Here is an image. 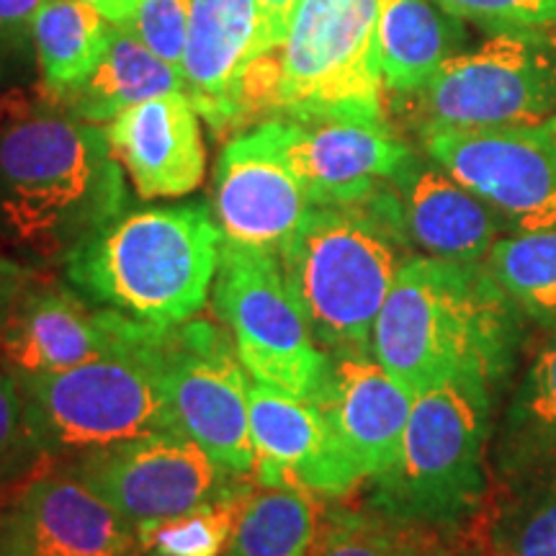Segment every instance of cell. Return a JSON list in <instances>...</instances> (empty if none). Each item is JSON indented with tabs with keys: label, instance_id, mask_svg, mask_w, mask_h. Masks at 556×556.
Returning <instances> with one entry per match:
<instances>
[{
	"label": "cell",
	"instance_id": "1",
	"mask_svg": "<svg viewBox=\"0 0 556 556\" xmlns=\"http://www.w3.org/2000/svg\"><path fill=\"white\" fill-rule=\"evenodd\" d=\"M127 208L106 131L37 99L0 114V250L31 268L65 266Z\"/></svg>",
	"mask_w": 556,
	"mask_h": 556
},
{
	"label": "cell",
	"instance_id": "2",
	"mask_svg": "<svg viewBox=\"0 0 556 556\" xmlns=\"http://www.w3.org/2000/svg\"><path fill=\"white\" fill-rule=\"evenodd\" d=\"M526 323L484 261L413 255L374 325L371 356L413 394L454 377H482L503 392Z\"/></svg>",
	"mask_w": 556,
	"mask_h": 556
},
{
	"label": "cell",
	"instance_id": "3",
	"mask_svg": "<svg viewBox=\"0 0 556 556\" xmlns=\"http://www.w3.org/2000/svg\"><path fill=\"white\" fill-rule=\"evenodd\" d=\"M222 245L225 235L204 201L124 208L62 266V274L103 309L173 328L204 309Z\"/></svg>",
	"mask_w": 556,
	"mask_h": 556
},
{
	"label": "cell",
	"instance_id": "4",
	"mask_svg": "<svg viewBox=\"0 0 556 556\" xmlns=\"http://www.w3.org/2000/svg\"><path fill=\"white\" fill-rule=\"evenodd\" d=\"M379 0H302L287 37L261 54L242 88V127L268 119H384Z\"/></svg>",
	"mask_w": 556,
	"mask_h": 556
},
{
	"label": "cell",
	"instance_id": "5",
	"mask_svg": "<svg viewBox=\"0 0 556 556\" xmlns=\"http://www.w3.org/2000/svg\"><path fill=\"white\" fill-rule=\"evenodd\" d=\"M409 250L392 186L364 204L309 208L281 266L323 351L371 353L374 325Z\"/></svg>",
	"mask_w": 556,
	"mask_h": 556
},
{
	"label": "cell",
	"instance_id": "6",
	"mask_svg": "<svg viewBox=\"0 0 556 556\" xmlns=\"http://www.w3.org/2000/svg\"><path fill=\"white\" fill-rule=\"evenodd\" d=\"M500 394L482 377L415 394L397 462L374 479L366 503L428 523H469L490 490L486 451Z\"/></svg>",
	"mask_w": 556,
	"mask_h": 556
},
{
	"label": "cell",
	"instance_id": "7",
	"mask_svg": "<svg viewBox=\"0 0 556 556\" xmlns=\"http://www.w3.org/2000/svg\"><path fill=\"white\" fill-rule=\"evenodd\" d=\"M160 330L135 348L65 371H13L31 438L47 462H73L90 451L176 428L160 377Z\"/></svg>",
	"mask_w": 556,
	"mask_h": 556
},
{
	"label": "cell",
	"instance_id": "8",
	"mask_svg": "<svg viewBox=\"0 0 556 556\" xmlns=\"http://www.w3.org/2000/svg\"><path fill=\"white\" fill-rule=\"evenodd\" d=\"M212 307L253 381L302 400L323 397L332 358L312 336L281 255L225 240Z\"/></svg>",
	"mask_w": 556,
	"mask_h": 556
},
{
	"label": "cell",
	"instance_id": "9",
	"mask_svg": "<svg viewBox=\"0 0 556 556\" xmlns=\"http://www.w3.org/2000/svg\"><path fill=\"white\" fill-rule=\"evenodd\" d=\"M402 99L417 131L533 127L556 114V65L533 31H495Z\"/></svg>",
	"mask_w": 556,
	"mask_h": 556
},
{
	"label": "cell",
	"instance_id": "10",
	"mask_svg": "<svg viewBox=\"0 0 556 556\" xmlns=\"http://www.w3.org/2000/svg\"><path fill=\"white\" fill-rule=\"evenodd\" d=\"M160 377L173 422L222 467L253 479L250 374L225 325L191 317L160 330Z\"/></svg>",
	"mask_w": 556,
	"mask_h": 556
},
{
	"label": "cell",
	"instance_id": "11",
	"mask_svg": "<svg viewBox=\"0 0 556 556\" xmlns=\"http://www.w3.org/2000/svg\"><path fill=\"white\" fill-rule=\"evenodd\" d=\"M422 148L518 232L556 229V124L428 129Z\"/></svg>",
	"mask_w": 556,
	"mask_h": 556
},
{
	"label": "cell",
	"instance_id": "12",
	"mask_svg": "<svg viewBox=\"0 0 556 556\" xmlns=\"http://www.w3.org/2000/svg\"><path fill=\"white\" fill-rule=\"evenodd\" d=\"M135 526L180 516L240 482L180 430H157L65 462Z\"/></svg>",
	"mask_w": 556,
	"mask_h": 556
},
{
	"label": "cell",
	"instance_id": "13",
	"mask_svg": "<svg viewBox=\"0 0 556 556\" xmlns=\"http://www.w3.org/2000/svg\"><path fill=\"white\" fill-rule=\"evenodd\" d=\"M278 155L312 206L364 204L389 189L415 152L387 124L268 119Z\"/></svg>",
	"mask_w": 556,
	"mask_h": 556
},
{
	"label": "cell",
	"instance_id": "14",
	"mask_svg": "<svg viewBox=\"0 0 556 556\" xmlns=\"http://www.w3.org/2000/svg\"><path fill=\"white\" fill-rule=\"evenodd\" d=\"M155 330L88 302L67 281L37 276L0 336V358L16 374L65 371L144 343Z\"/></svg>",
	"mask_w": 556,
	"mask_h": 556
},
{
	"label": "cell",
	"instance_id": "15",
	"mask_svg": "<svg viewBox=\"0 0 556 556\" xmlns=\"http://www.w3.org/2000/svg\"><path fill=\"white\" fill-rule=\"evenodd\" d=\"M250 438L255 448L253 479L261 486H291L330 503L351 497L364 484L319 400L250 381Z\"/></svg>",
	"mask_w": 556,
	"mask_h": 556
},
{
	"label": "cell",
	"instance_id": "16",
	"mask_svg": "<svg viewBox=\"0 0 556 556\" xmlns=\"http://www.w3.org/2000/svg\"><path fill=\"white\" fill-rule=\"evenodd\" d=\"M309 208L307 193L278 155L270 122L229 139L212 178V212L227 242L281 255Z\"/></svg>",
	"mask_w": 556,
	"mask_h": 556
},
{
	"label": "cell",
	"instance_id": "17",
	"mask_svg": "<svg viewBox=\"0 0 556 556\" xmlns=\"http://www.w3.org/2000/svg\"><path fill=\"white\" fill-rule=\"evenodd\" d=\"M9 516L29 556H144L137 526L65 462L18 486Z\"/></svg>",
	"mask_w": 556,
	"mask_h": 556
},
{
	"label": "cell",
	"instance_id": "18",
	"mask_svg": "<svg viewBox=\"0 0 556 556\" xmlns=\"http://www.w3.org/2000/svg\"><path fill=\"white\" fill-rule=\"evenodd\" d=\"M258 0H191L184 93L214 135L242 129V88L263 52L270 50Z\"/></svg>",
	"mask_w": 556,
	"mask_h": 556
},
{
	"label": "cell",
	"instance_id": "19",
	"mask_svg": "<svg viewBox=\"0 0 556 556\" xmlns=\"http://www.w3.org/2000/svg\"><path fill=\"white\" fill-rule=\"evenodd\" d=\"M330 358V381L319 405L328 413L340 448L361 482H374L397 462L415 394L371 353H340Z\"/></svg>",
	"mask_w": 556,
	"mask_h": 556
},
{
	"label": "cell",
	"instance_id": "20",
	"mask_svg": "<svg viewBox=\"0 0 556 556\" xmlns=\"http://www.w3.org/2000/svg\"><path fill=\"white\" fill-rule=\"evenodd\" d=\"M201 116L186 93H165L122 111L106 131L109 148L142 199L189 197L204 180Z\"/></svg>",
	"mask_w": 556,
	"mask_h": 556
},
{
	"label": "cell",
	"instance_id": "21",
	"mask_svg": "<svg viewBox=\"0 0 556 556\" xmlns=\"http://www.w3.org/2000/svg\"><path fill=\"white\" fill-rule=\"evenodd\" d=\"M409 245L430 258L477 263L505 238L510 222L441 165L413 157L392 184Z\"/></svg>",
	"mask_w": 556,
	"mask_h": 556
},
{
	"label": "cell",
	"instance_id": "22",
	"mask_svg": "<svg viewBox=\"0 0 556 556\" xmlns=\"http://www.w3.org/2000/svg\"><path fill=\"white\" fill-rule=\"evenodd\" d=\"M309 556H482L475 518L469 523H428L381 507L330 500L319 516Z\"/></svg>",
	"mask_w": 556,
	"mask_h": 556
},
{
	"label": "cell",
	"instance_id": "23",
	"mask_svg": "<svg viewBox=\"0 0 556 556\" xmlns=\"http://www.w3.org/2000/svg\"><path fill=\"white\" fill-rule=\"evenodd\" d=\"M165 93H184L180 70L160 60L127 26L111 24L106 52L86 78L41 99L78 122L109 124L129 106Z\"/></svg>",
	"mask_w": 556,
	"mask_h": 556
},
{
	"label": "cell",
	"instance_id": "24",
	"mask_svg": "<svg viewBox=\"0 0 556 556\" xmlns=\"http://www.w3.org/2000/svg\"><path fill=\"white\" fill-rule=\"evenodd\" d=\"M475 528L482 556H556V454L497 475Z\"/></svg>",
	"mask_w": 556,
	"mask_h": 556
},
{
	"label": "cell",
	"instance_id": "25",
	"mask_svg": "<svg viewBox=\"0 0 556 556\" xmlns=\"http://www.w3.org/2000/svg\"><path fill=\"white\" fill-rule=\"evenodd\" d=\"M377 26L384 88L397 99L426 86L464 41L462 18L435 0H379Z\"/></svg>",
	"mask_w": 556,
	"mask_h": 556
},
{
	"label": "cell",
	"instance_id": "26",
	"mask_svg": "<svg viewBox=\"0 0 556 556\" xmlns=\"http://www.w3.org/2000/svg\"><path fill=\"white\" fill-rule=\"evenodd\" d=\"M109 21L83 0H41L34 16L39 93L45 99L86 78L109 47Z\"/></svg>",
	"mask_w": 556,
	"mask_h": 556
},
{
	"label": "cell",
	"instance_id": "27",
	"mask_svg": "<svg viewBox=\"0 0 556 556\" xmlns=\"http://www.w3.org/2000/svg\"><path fill=\"white\" fill-rule=\"evenodd\" d=\"M546 332L500 422L492 451L497 475L556 454V328Z\"/></svg>",
	"mask_w": 556,
	"mask_h": 556
},
{
	"label": "cell",
	"instance_id": "28",
	"mask_svg": "<svg viewBox=\"0 0 556 556\" xmlns=\"http://www.w3.org/2000/svg\"><path fill=\"white\" fill-rule=\"evenodd\" d=\"M325 503L291 486H253L225 556H309Z\"/></svg>",
	"mask_w": 556,
	"mask_h": 556
},
{
	"label": "cell",
	"instance_id": "29",
	"mask_svg": "<svg viewBox=\"0 0 556 556\" xmlns=\"http://www.w3.org/2000/svg\"><path fill=\"white\" fill-rule=\"evenodd\" d=\"M484 263L528 323L556 328V229L505 235Z\"/></svg>",
	"mask_w": 556,
	"mask_h": 556
},
{
	"label": "cell",
	"instance_id": "30",
	"mask_svg": "<svg viewBox=\"0 0 556 556\" xmlns=\"http://www.w3.org/2000/svg\"><path fill=\"white\" fill-rule=\"evenodd\" d=\"M253 484L240 479L217 500L180 513V516L137 526L139 546L148 556H225L235 523Z\"/></svg>",
	"mask_w": 556,
	"mask_h": 556
},
{
	"label": "cell",
	"instance_id": "31",
	"mask_svg": "<svg viewBox=\"0 0 556 556\" xmlns=\"http://www.w3.org/2000/svg\"><path fill=\"white\" fill-rule=\"evenodd\" d=\"M39 5L41 0H0V114L39 96H29L31 75L39 73L34 47Z\"/></svg>",
	"mask_w": 556,
	"mask_h": 556
},
{
	"label": "cell",
	"instance_id": "32",
	"mask_svg": "<svg viewBox=\"0 0 556 556\" xmlns=\"http://www.w3.org/2000/svg\"><path fill=\"white\" fill-rule=\"evenodd\" d=\"M47 456L34 443L26 422L24 394L13 368L0 358V492L26 484L47 467Z\"/></svg>",
	"mask_w": 556,
	"mask_h": 556
},
{
	"label": "cell",
	"instance_id": "33",
	"mask_svg": "<svg viewBox=\"0 0 556 556\" xmlns=\"http://www.w3.org/2000/svg\"><path fill=\"white\" fill-rule=\"evenodd\" d=\"M191 0H139L122 26L135 34L148 50L180 70L189 39Z\"/></svg>",
	"mask_w": 556,
	"mask_h": 556
},
{
	"label": "cell",
	"instance_id": "34",
	"mask_svg": "<svg viewBox=\"0 0 556 556\" xmlns=\"http://www.w3.org/2000/svg\"><path fill=\"white\" fill-rule=\"evenodd\" d=\"M451 16L495 31H539L556 26V0H435Z\"/></svg>",
	"mask_w": 556,
	"mask_h": 556
},
{
	"label": "cell",
	"instance_id": "35",
	"mask_svg": "<svg viewBox=\"0 0 556 556\" xmlns=\"http://www.w3.org/2000/svg\"><path fill=\"white\" fill-rule=\"evenodd\" d=\"M34 278H37V268L26 266V263L0 250V336H3L5 325L11 323L21 296L29 289Z\"/></svg>",
	"mask_w": 556,
	"mask_h": 556
},
{
	"label": "cell",
	"instance_id": "36",
	"mask_svg": "<svg viewBox=\"0 0 556 556\" xmlns=\"http://www.w3.org/2000/svg\"><path fill=\"white\" fill-rule=\"evenodd\" d=\"M299 3H302V0H258L274 47L283 37H287V29H289L291 18H294Z\"/></svg>",
	"mask_w": 556,
	"mask_h": 556
},
{
	"label": "cell",
	"instance_id": "37",
	"mask_svg": "<svg viewBox=\"0 0 556 556\" xmlns=\"http://www.w3.org/2000/svg\"><path fill=\"white\" fill-rule=\"evenodd\" d=\"M0 556H29L24 541H21L16 526L9 516V507L0 513Z\"/></svg>",
	"mask_w": 556,
	"mask_h": 556
},
{
	"label": "cell",
	"instance_id": "38",
	"mask_svg": "<svg viewBox=\"0 0 556 556\" xmlns=\"http://www.w3.org/2000/svg\"><path fill=\"white\" fill-rule=\"evenodd\" d=\"M83 3L99 9L103 16H106L109 21H114V24H124V21L135 13L139 0H83Z\"/></svg>",
	"mask_w": 556,
	"mask_h": 556
},
{
	"label": "cell",
	"instance_id": "39",
	"mask_svg": "<svg viewBox=\"0 0 556 556\" xmlns=\"http://www.w3.org/2000/svg\"><path fill=\"white\" fill-rule=\"evenodd\" d=\"M554 124H556V114H554Z\"/></svg>",
	"mask_w": 556,
	"mask_h": 556
},
{
	"label": "cell",
	"instance_id": "40",
	"mask_svg": "<svg viewBox=\"0 0 556 556\" xmlns=\"http://www.w3.org/2000/svg\"><path fill=\"white\" fill-rule=\"evenodd\" d=\"M144 556H148V554H144Z\"/></svg>",
	"mask_w": 556,
	"mask_h": 556
}]
</instances>
